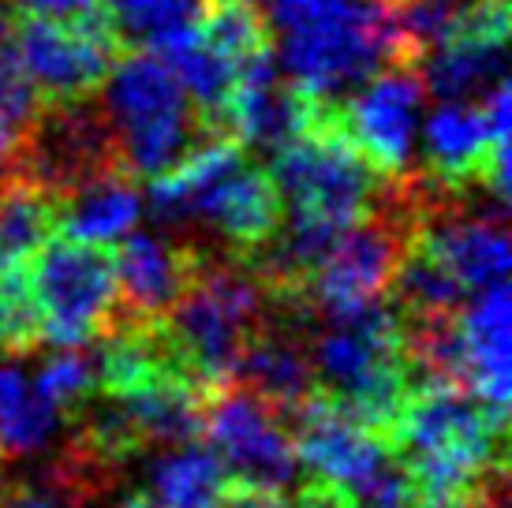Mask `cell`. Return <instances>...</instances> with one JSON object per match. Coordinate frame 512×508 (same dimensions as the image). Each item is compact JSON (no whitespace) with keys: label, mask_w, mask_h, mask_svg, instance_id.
Masks as SVG:
<instances>
[{"label":"cell","mask_w":512,"mask_h":508,"mask_svg":"<svg viewBox=\"0 0 512 508\" xmlns=\"http://www.w3.org/2000/svg\"><path fill=\"white\" fill-rule=\"evenodd\" d=\"M120 419L139 445H180L202 434V385L184 370V363H165L143 381L120 393H109Z\"/></svg>","instance_id":"obj_16"},{"label":"cell","mask_w":512,"mask_h":508,"mask_svg":"<svg viewBox=\"0 0 512 508\" xmlns=\"http://www.w3.org/2000/svg\"><path fill=\"white\" fill-rule=\"evenodd\" d=\"M427 105V86L412 68H378L352 86L341 113L333 116L348 142L367 157V165L385 180L408 176L419 150V120Z\"/></svg>","instance_id":"obj_11"},{"label":"cell","mask_w":512,"mask_h":508,"mask_svg":"<svg viewBox=\"0 0 512 508\" xmlns=\"http://www.w3.org/2000/svg\"><path fill=\"white\" fill-rule=\"evenodd\" d=\"M202 4L206 0H101V15L116 38L172 57L199 34Z\"/></svg>","instance_id":"obj_24"},{"label":"cell","mask_w":512,"mask_h":508,"mask_svg":"<svg viewBox=\"0 0 512 508\" xmlns=\"http://www.w3.org/2000/svg\"><path fill=\"white\" fill-rule=\"evenodd\" d=\"M57 232V195L34 180L0 191V277L27 273L30 258Z\"/></svg>","instance_id":"obj_26"},{"label":"cell","mask_w":512,"mask_h":508,"mask_svg":"<svg viewBox=\"0 0 512 508\" xmlns=\"http://www.w3.org/2000/svg\"><path fill=\"white\" fill-rule=\"evenodd\" d=\"M150 497L161 508H225L232 479L214 449H202L195 441L165 445L161 456L146 471Z\"/></svg>","instance_id":"obj_23"},{"label":"cell","mask_w":512,"mask_h":508,"mask_svg":"<svg viewBox=\"0 0 512 508\" xmlns=\"http://www.w3.org/2000/svg\"><path fill=\"white\" fill-rule=\"evenodd\" d=\"M199 38L236 68L273 49L270 19L255 0H206L199 19Z\"/></svg>","instance_id":"obj_28"},{"label":"cell","mask_w":512,"mask_h":508,"mask_svg":"<svg viewBox=\"0 0 512 508\" xmlns=\"http://www.w3.org/2000/svg\"><path fill=\"white\" fill-rule=\"evenodd\" d=\"M225 508H288V505L281 501V494H270V490H251V486H236V482H232Z\"/></svg>","instance_id":"obj_34"},{"label":"cell","mask_w":512,"mask_h":508,"mask_svg":"<svg viewBox=\"0 0 512 508\" xmlns=\"http://www.w3.org/2000/svg\"><path fill=\"white\" fill-rule=\"evenodd\" d=\"M64 411H57L23 367L0 359V456H38L60 434Z\"/></svg>","instance_id":"obj_25"},{"label":"cell","mask_w":512,"mask_h":508,"mask_svg":"<svg viewBox=\"0 0 512 508\" xmlns=\"http://www.w3.org/2000/svg\"><path fill=\"white\" fill-rule=\"evenodd\" d=\"M232 378H240L251 393H258L277 411L299 408L318 389L311 367V348L292 329H273L258 322V329L247 337Z\"/></svg>","instance_id":"obj_21"},{"label":"cell","mask_w":512,"mask_h":508,"mask_svg":"<svg viewBox=\"0 0 512 508\" xmlns=\"http://www.w3.org/2000/svg\"><path fill=\"white\" fill-rule=\"evenodd\" d=\"M202 434L236 486L270 494L296 486L299 456L292 430L281 423L277 408L247 385L221 381L210 389L202 404Z\"/></svg>","instance_id":"obj_9"},{"label":"cell","mask_w":512,"mask_h":508,"mask_svg":"<svg viewBox=\"0 0 512 508\" xmlns=\"http://www.w3.org/2000/svg\"><path fill=\"white\" fill-rule=\"evenodd\" d=\"M143 221V195L131 184V172L98 169L86 180L68 187V195L57 198V225L68 240L113 247Z\"/></svg>","instance_id":"obj_20"},{"label":"cell","mask_w":512,"mask_h":508,"mask_svg":"<svg viewBox=\"0 0 512 508\" xmlns=\"http://www.w3.org/2000/svg\"><path fill=\"white\" fill-rule=\"evenodd\" d=\"M109 258H113L116 296L128 303L135 322H161L199 262L184 243H172L169 236L143 228H131Z\"/></svg>","instance_id":"obj_17"},{"label":"cell","mask_w":512,"mask_h":508,"mask_svg":"<svg viewBox=\"0 0 512 508\" xmlns=\"http://www.w3.org/2000/svg\"><path fill=\"white\" fill-rule=\"evenodd\" d=\"M116 508H161V505H157L150 494H131V497H124V501H120Z\"/></svg>","instance_id":"obj_38"},{"label":"cell","mask_w":512,"mask_h":508,"mask_svg":"<svg viewBox=\"0 0 512 508\" xmlns=\"http://www.w3.org/2000/svg\"><path fill=\"white\" fill-rule=\"evenodd\" d=\"M0 508H75V486L64 479L23 482L12 494H4Z\"/></svg>","instance_id":"obj_31"},{"label":"cell","mask_w":512,"mask_h":508,"mask_svg":"<svg viewBox=\"0 0 512 508\" xmlns=\"http://www.w3.org/2000/svg\"><path fill=\"white\" fill-rule=\"evenodd\" d=\"M12 53L34 83L38 98L79 105L90 98L116 60V34L105 15L94 19H42L27 15L12 30Z\"/></svg>","instance_id":"obj_10"},{"label":"cell","mask_w":512,"mask_h":508,"mask_svg":"<svg viewBox=\"0 0 512 508\" xmlns=\"http://www.w3.org/2000/svg\"><path fill=\"white\" fill-rule=\"evenodd\" d=\"M322 109L326 105L299 94L296 86L277 71V60H273L270 49V53L247 60L240 68L217 124H225L228 135L247 150L273 154L277 146L296 139L299 131H307Z\"/></svg>","instance_id":"obj_15"},{"label":"cell","mask_w":512,"mask_h":508,"mask_svg":"<svg viewBox=\"0 0 512 508\" xmlns=\"http://www.w3.org/2000/svg\"><path fill=\"white\" fill-rule=\"evenodd\" d=\"M512 299L509 281L486 284L453 314L456 325V385L468 389L494 419L509 423L512 396Z\"/></svg>","instance_id":"obj_14"},{"label":"cell","mask_w":512,"mask_h":508,"mask_svg":"<svg viewBox=\"0 0 512 508\" xmlns=\"http://www.w3.org/2000/svg\"><path fill=\"white\" fill-rule=\"evenodd\" d=\"M423 508H505V501L490 494H479V497H460V501H427Z\"/></svg>","instance_id":"obj_36"},{"label":"cell","mask_w":512,"mask_h":508,"mask_svg":"<svg viewBox=\"0 0 512 508\" xmlns=\"http://www.w3.org/2000/svg\"><path fill=\"white\" fill-rule=\"evenodd\" d=\"M352 0H266V19L277 30H292L303 23H314L329 12H341Z\"/></svg>","instance_id":"obj_32"},{"label":"cell","mask_w":512,"mask_h":508,"mask_svg":"<svg viewBox=\"0 0 512 508\" xmlns=\"http://www.w3.org/2000/svg\"><path fill=\"white\" fill-rule=\"evenodd\" d=\"M0 501H4V486H0Z\"/></svg>","instance_id":"obj_39"},{"label":"cell","mask_w":512,"mask_h":508,"mask_svg":"<svg viewBox=\"0 0 512 508\" xmlns=\"http://www.w3.org/2000/svg\"><path fill=\"white\" fill-rule=\"evenodd\" d=\"M419 146L430 176L445 187L483 180L494 154H509V146L490 135L483 105L468 98H438V105L419 120Z\"/></svg>","instance_id":"obj_19"},{"label":"cell","mask_w":512,"mask_h":508,"mask_svg":"<svg viewBox=\"0 0 512 508\" xmlns=\"http://www.w3.org/2000/svg\"><path fill=\"white\" fill-rule=\"evenodd\" d=\"M12 30H15V19H12V12H8V4L0 0V45L12 42Z\"/></svg>","instance_id":"obj_37"},{"label":"cell","mask_w":512,"mask_h":508,"mask_svg":"<svg viewBox=\"0 0 512 508\" xmlns=\"http://www.w3.org/2000/svg\"><path fill=\"white\" fill-rule=\"evenodd\" d=\"M393 292H397L400 318H449L460 311L468 292L445 273L415 240H408L404 254L393 273Z\"/></svg>","instance_id":"obj_27"},{"label":"cell","mask_w":512,"mask_h":508,"mask_svg":"<svg viewBox=\"0 0 512 508\" xmlns=\"http://www.w3.org/2000/svg\"><path fill=\"white\" fill-rule=\"evenodd\" d=\"M38 340L86 348L116 325V277L105 247L49 236L27 266Z\"/></svg>","instance_id":"obj_8"},{"label":"cell","mask_w":512,"mask_h":508,"mask_svg":"<svg viewBox=\"0 0 512 508\" xmlns=\"http://www.w3.org/2000/svg\"><path fill=\"white\" fill-rule=\"evenodd\" d=\"M27 15L42 19H94L101 15V0H19Z\"/></svg>","instance_id":"obj_33"},{"label":"cell","mask_w":512,"mask_h":508,"mask_svg":"<svg viewBox=\"0 0 512 508\" xmlns=\"http://www.w3.org/2000/svg\"><path fill=\"white\" fill-rule=\"evenodd\" d=\"M318 389L389 438L412 367L404 355V318L397 307L367 303L352 314L326 318L322 333L307 344Z\"/></svg>","instance_id":"obj_3"},{"label":"cell","mask_w":512,"mask_h":508,"mask_svg":"<svg viewBox=\"0 0 512 508\" xmlns=\"http://www.w3.org/2000/svg\"><path fill=\"white\" fill-rule=\"evenodd\" d=\"M38 344V318L30 303L27 273L0 277V348L4 352H27Z\"/></svg>","instance_id":"obj_30"},{"label":"cell","mask_w":512,"mask_h":508,"mask_svg":"<svg viewBox=\"0 0 512 508\" xmlns=\"http://www.w3.org/2000/svg\"><path fill=\"white\" fill-rule=\"evenodd\" d=\"M146 202L161 225H199L236 251H258L281 225V195L232 135L191 142L172 169L150 180Z\"/></svg>","instance_id":"obj_2"},{"label":"cell","mask_w":512,"mask_h":508,"mask_svg":"<svg viewBox=\"0 0 512 508\" xmlns=\"http://www.w3.org/2000/svg\"><path fill=\"white\" fill-rule=\"evenodd\" d=\"M288 415L296 419L292 441H296L299 467L314 482L337 490L344 501L356 494L359 486H367L397 456V449L389 445L385 434H378L359 415H352L326 389H314Z\"/></svg>","instance_id":"obj_12"},{"label":"cell","mask_w":512,"mask_h":508,"mask_svg":"<svg viewBox=\"0 0 512 508\" xmlns=\"http://www.w3.org/2000/svg\"><path fill=\"white\" fill-rule=\"evenodd\" d=\"M273 60L299 94L329 105L378 68L404 60L397 0H352L314 23L277 30Z\"/></svg>","instance_id":"obj_5"},{"label":"cell","mask_w":512,"mask_h":508,"mask_svg":"<svg viewBox=\"0 0 512 508\" xmlns=\"http://www.w3.org/2000/svg\"><path fill=\"white\" fill-rule=\"evenodd\" d=\"M34 385L57 411H83L90 396L98 393V355L83 348H60L38 367Z\"/></svg>","instance_id":"obj_29"},{"label":"cell","mask_w":512,"mask_h":508,"mask_svg":"<svg viewBox=\"0 0 512 508\" xmlns=\"http://www.w3.org/2000/svg\"><path fill=\"white\" fill-rule=\"evenodd\" d=\"M389 445L423 501L479 497L505 482V423L456 381L423 378V385H408L389 426Z\"/></svg>","instance_id":"obj_1"},{"label":"cell","mask_w":512,"mask_h":508,"mask_svg":"<svg viewBox=\"0 0 512 508\" xmlns=\"http://www.w3.org/2000/svg\"><path fill=\"white\" fill-rule=\"evenodd\" d=\"M98 90L101 124L131 176L154 180L191 150L199 135L195 105L165 57L139 49L113 60Z\"/></svg>","instance_id":"obj_4"},{"label":"cell","mask_w":512,"mask_h":508,"mask_svg":"<svg viewBox=\"0 0 512 508\" xmlns=\"http://www.w3.org/2000/svg\"><path fill=\"white\" fill-rule=\"evenodd\" d=\"M509 71V38L453 27L449 38L423 53V86L434 98L479 101L486 90L505 83Z\"/></svg>","instance_id":"obj_22"},{"label":"cell","mask_w":512,"mask_h":508,"mask_svg":"<svg viewBox=\"0 0 512 508\" xmlns=\"http://www.w3.org/2000/svg\"><path fill=\"white\" fill-rule=\"evenodd\" d=\"M266 296L270 292L255 269L236 262L214 266L202 258L195 262L191 281L165 314V337L202 389L232 381L243 344L266 314Z\"/></svg>","instance_id":"obj_6"},{"label":"cell","mask_w":512,"mask_h":508,"mask_svg":"<svg viewBox=\"0 0 512 508\" xmlns=\"http://www.w3.org/2000/svg\"><path fill=\"white\" fill-rule=\"evenodd\" d=\"M266 172L281 195V210L337 228L363 221L378 195V172L348 142L329 109L296 139L277 146Z\"/></svg>","instance_id":"obj_7"},{"label":"cell","mask_w":512,"mask_h":508,"mask_svg":"<svg viewBox=\"0 0 512 508\" xmlns=\"http://www.w3.org/2000/svg\"><path fill=\"white\" fill-rule=\"evenodd\" d=\"M415 243L464 292L509 281L512 251L501 213H441L427 228L415 232Z\"/></svg>","instance_id":"obj_18"},{"label":"cell","mask_w":512,"mask_h":508,"mask_svg":"<svg viewBox=\"0 0 512 508\" xmlns=\"http://www.w3.org/2000/svg\"><path fill=\"white\" fill-rule=\"evenodd\" d=\"M292 508H348V501H344L337 490L322 486V482H311V486L296 497V505Z\"/></svg>","instance_id":"obj_35"},{"label":"cell","mask_w":512,"mask_h":508,"mask_svg":"<svg viewBox=\"0 0 512 508\" xmlns=\"http://www.w3.org/2000/svg\"><path fill=\"white\" fill-rule=\"evenodd\" d=\"M408 232L389 213H367L363 221L344 228L341 240L329 247V254L318 262L303 296L314 299L322 318H341L389 292V281L397 273V262L408 247Z\"/></svg>","instance_id":"obj_13"}]
</instances>
